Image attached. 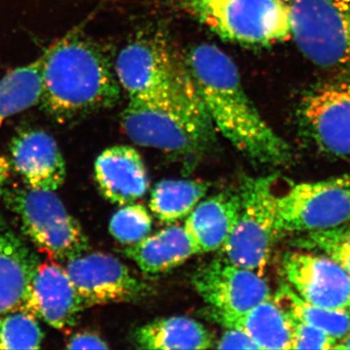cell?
Returning <instances> with one entry per match:
<instances>
[{
    "mask_svg": "<svg viewBox=\"0 0 350 350\" xmlns=\"http://www.w3.org/2000/svg\"><path fill=\"white\" fill-rule=\"evenodd\" d=\"M186 61L216 131L239 153L262 167L293 162L291 147L253 105L231 57L204 43L193 48Z\"/></svg>",
    "mask_w": 350,
    "mask_h": 350,
    "instance_id": "6da1fadb",
    "label": "cell"
},
{
    "mask_svg": "<svg viewBox=\"0 0 350 350\" xmlns=\"http://www.w3.org/2000/svg\"><path fill=\"white\" fill-rule=\"evenodd\" d=\"M39 103L59 123L111 108L121 86L110 59L98 44L69 32L42 54Z\"/></svg>",
    "mask_w": 350,
    "mask_h": 350,
    "instance_id": "7a4b0ae2",
    "label": "cell"
},
{
    "mask_svg": "<svg viewBox=\"0 0 350 350\" xmlns=\"http://www.w3.org/2000/svg\"><path fill=\"white\" fill-rule=\"evenodd\" d=\"M121 126L135 144L178 157L187 170L209 153L217 140L197 86L162 100L130 98Z\"/></svg>",
    "mask_w": 350,
    "mask_h": 350,
    "instance_id": "3957f363",
    "label": "cell"
},
{
    "mask_svg": "<svg viewBox=\"0 0 350 350\" xmlns=\"http://www.w3.org/2000/svg\"><path fill=\"white\" fill-rule=\"evenodd\" d=\"M189 12L221 38L268 46L291 38L289 0H185Z\"/></svg>",
    "mask_w": 350,
    "mask_h": 350,
    "instance_id": "277c9868",
    "label": "cell"
},
{
    "mask_svg": "<svg viewBox=\"0 0 350 350\" xmlns=\"http://www.w3.org/2000/svg\"><path fill=\"white\" fill-rule=\"evenodd\" d=\"M122 89L133 100L172 98L197 86L187 61L163 39H135L122 49L115 63Z\"/></svg>",
    "mask_w": 350,
    "mask_h": 350,
    "instance_id": "5b68a950",
    "label": "cell"
},
{
    "mask_svg": "<svg viewBox=\"0 0 350 350\" xmlns=\"http://www.w3.org/2000/svg\"><path fill=\"white\" fill-rule=\"evenodd\" d=\"M4 202L19 218L25 236L53 259L68 262L89 248L79 222L54 191L13 189L4 193Z\"/></svg>",
    "mask_w": 350,
    "mask_h": 350,
    "instance_id": "8992f818",
    "label": "cell"
},
{
    "mask_svg": "<svg viewBox=\"0 0 350 350\" xmlns=\"http://www.w3.org/2000/svg\"><path fill=\"white\" fill-rule=\"evenodd\" d=\"M275 175L245 176L239 195L241 213L231 238L222 248L232 264L261 275L268 264L276 238Z\"/></svg>",
    "mask_w": 350,
    "mask_h": 350,
    "instance_id": "52a82bcc",
    "label": "cell"
},
{
    "mask_svg": "<svg viewBox=\"0 0 350 350\" xmlns=\"http://www.w3.org/2000/svg\"><path fill=\"white\" fill-rule=\"evenodd\" d=\"M291 38L323 68L350 66V0H289Z\"/></svg>",
    "mask_w": 350,
    "mask_h": 350,
    "instance_id": "ba28073f",
    "label": "cell"
},
{
    "mask_svg": "<svg viewBox=\"0 0 350 350\" xmlns=\"http://www.w3.org/2000/svg\"><path fill=\"white\" fill-rule=\"evenodd\" d=\"M350 223V174L294 184L276 197L278 234L321 231Z\"/></svg>",
    "mask_w": 350,
    "mask_h": 350,
    "instance_id": "9c48e42d",
    "label": "cell"
},
{
    "mask_svg": "<svg viewBox=\"0 0 350 350\" xmlns=\"http://www.w3.org/2000/svg\"><path fill=\"white\" fill-rule=\"evenodd\" d=\"M64 268L85 308L137 301L150 291L125 264L105 253L80 255L66 262Z\"/></svg>",
    "mask_w": 350,
    "mask_h": 350,
    "instance_id": "30bf717a",
    "label": "cell"
},
{
    "mask_svg": "<svg viewBox=\"0 0 350 350\" xmlns=\"http://www.w3.org/2000/svg\"><path fill=\"white\" fill-rule=\"evenodd\" d=\"M192 282L209 308L224 314H241L271 298L261 275L223 256L200 267Z\"/></svg>",
    "mask_w": 350,
    "mask_h": 350,
    "instance_id": "8fae6325",
    "label": "cell"
},
{
    "mask_svg": "<svg viewBox=\"0 0 350 350\" xmlns=\"http://www.w3.org/2000/svg\"><path fill=\"white\" fill-rule=\"evenodd\" d=\"M287 284L303 300L333 310L350 308V275L331 258L305 250L283 255Z\"/></svg>",
    "mask_w": 350,
    "mask_h": 350,
    "instance_id": "7c38bea8",
    "label": "cell"
},
{
    "mask_svg": "<svg viewBox=\"0 0 350 350\" xmlns=\"http://www.w3.org/2000/svg\"><path fill=\"white\" fill-rule=\"evenodd\" d=\"M303 117L320 151L335 158L350 157V81L326 85L308 96Z\"/></svg>",
    "mask_w": 350,
    "mask_h": 350,
    "instance_id": "4fadbf2b",
    "label": "cell"
},
{
    "mask_svg": "<svg viewBox=\"0 0 350 350\" xmlns=\"http://www.w3.org/2000/svg\"><path fill=\"white\" fill-rule=\"evenodd\" d=\"M21 308L64 330L75 325L85 305L66 268L57 262H39Z\"/></svg>",
    "mask_w": 350,
    "mask_h": 350,
    "instance_id": "5bb4252c",
    "label": "cell"
},
{
    "mask_svg": "<svg viewBox=\"0 0 350 350\" xmlns=\"http://www.w3.org/2000/svg\"><path fill=\"white\" fill-rule=\"evenodd\" d=\"M10 150L14 169L29 187L55 192L64 183L66 162L49 133L39 130L22 131L14 137Z\"/></svg>",
    "mask_w": 350,
    "mask_h": 350,
    "instance_id": "9a60e30c",
    "label": "cell"
},
{
    "mask_svg": "<svg viewBox=\"0 0 350 350\" xmlns=\"http://www.w3.org/2000/svg\"><path fill=\"white\" fill-rule=\"evenodd\" d=\"M94 175L103 197L119 206L137 202L149 186L142 156L128 145L105 149L94 163Z\"/></svg>",
    "mask_w": 350,
    "mask_h": 350,
    "instance_id": "2e32d148",
    "label": "cell"
},
{
    "mask_svg": "<svg viewBox=\"0 0 350 350\" xmlns=\"http://www.w3.org/2000/svg\"><path fill=\"white\" fill-rule=\"evenodd\" d=\"M241 199L238 193L226 192L198 204L186 219L185 229L200 253L221 250L238 224Z\"/></svg>",
    "mask_w": 350,
    "mask_h": 350,
    "instance_id": "e0dca14e",
    "label": "cell"
},
{
    "mask_svg": "<svg viewBox=\"0 0 350 350\" xmlns=\"http://www.w3.org/2000/svg\"><path fill=\"white\" fill-rule=\"evenodd\" d=\"M38 257L0 218V314L21 308Z\"/></svg>",
    "mask_w": 350,
    "mask_h": 350,
    "instance_id": "ac0fdd59",
    "label": "cell"
},
{
    "mask_svg": "<svg viewBox=\"0 0 350 350\" xmlns=\"http://www.w3.org/2000/svg\"><path fill=\"white\" fill-rule=\"evenodd\" d=\"M207 312L220 325L247 334L258 349H291V322L271 297L241 314H224L211 308Z\"/></svg>",
    "mask_w": 350,
    "mask_h": 350,
    "instance_id": "d6986e66",
    "label": "cell"
},
{
    "mask_svg": "<svg viewBox=\"0 0 350 350\" xmlns=\"http://www.w3.org/2000/svg\"><path fill=\"white\" fill-rule=\"evenodd\" d=\"M126 256L149 275L167 273L200 254L184 226H170L126 247Z\"/></svg>",
    "mask_w": 350,
    "mask_h": 350,
    "instance_id": "ffe728a7",
    "label": "cell"
},
{
    "mask_svg": "<svg viewBox=\"0 0 350 350\" xmlns=\"http://www.w3.org/2000/svg\"><path fill=\"white\" fill-rule=\"evenodd\" d=\"M133 344L140 349H208L215 338L202 323L185 317L159 319L133 332Z\"/></svg>",
    "mask_w": 350,
    "mask_h": 350,
    "instance_id": "44dd1931",
    "label": "cell"
},
{
    "mask_svg": "<svg viewBox=\"0 0 350 350\" xmlns=\"http://www.w3.org/2000/svg\"><path fill=\"white\" fill-rule=\"evenodd\" d=\"M42 57L13 69L0 79V126L14 115L38 105Z\"/></svg>",
    "mask_w": 350,
    "mask_h": 350,
    "instance_id": "7402d4cb",
    "label": "cell"
},
{
    "mask_svg": "<svg viewBox=\"0 0 350 350\" xmlns=\"http://www.w3.org/2000/svg\"><path fill=\"white\" fill-rule=\"evenodd\" d=\"M208 188V183L200 180H163L154 188L149 206L158 220L172 224L187 217Z\"/></svg>",
    "mask_w": 350,
    "mask_h": 350,
    "instance_id": "603a6c76",
    "label": "cell"
},
{
    "mask_svg": "<svg viewBox=\"0 0 350 350\" xmlns=\"http://www.w3.org/2000/svg\"><path fill=\"white\" fill-rule=\"evenodd\" d=\"M275 300L288 317L317 327L338 342L350 332V308L333 310L312 305L303 300L288 284L278 289Z\"/></svg>",
    "mask_w": 350,
    "mask_h": 350,
    "instance_id": "cb8c5ba5",
    "label": "cell"
},
{
    "mask_svg": "<svg viewBox=\"0 0 350 350\" xmlns=\"http://www.w3.org/2000/svg\"><path fill=\"white\" fill-rule=\"evenodd\" d=\"M0 314V349H38L44 334L36 317L20 312Z\"/></svg>",
    "mask_w": 350,
    "mask_h": 350,
    "instance_id": "d4e9b609",
    "label": "cell"
},
{
    "mask_svg": "<svg viewBox=\"0 0 350 350\" xmlns=\"http://www.w3.org/2000/svg\"><path fill=\"white\" fill-rule=\"evenodd\" d=\"M300 250L313 251L331 258L350 275V223L305 232L296 241Z\"/></svg>",
    "mask_w": 350,
    "mask_h": 350,
    "instance_id": "484cf974",
    "label": "cell"
},
{
    "mask_svg": "<svg viewBox=\"0 0 350 350\" xmlns=\"http://www.w3.org/2000/svg\"><path fill=\"white\" fill-rule=\"evenodd\" d=\"M153 220L146 207L139 204H129L112 216L109 232L119 243L131 245L149 236Z\"/></svg>",
    "mask_w": 350,
    "mask_h": 350,
    "instance_id": "4316f807",
    "label": "cell"
},
{
    "mask_svg": "<svg viewBox=\"0 0 350 350\" xmlns=\"http://www.w3.org/2000/svg\"><path fill=\"white\" fill-rule=\"evenodd\" d=\"M292 327L291 349H334L338 340L317 327L289 317Z\"/></svg>",
    "mask_w": 350,
    "mask_h": 350,
    "instance_id": "83f0119b",
    "label": "cell"
},
{
    "mask_svg": "<svg viewBox=\"0 0 350 350\" xmlns=\"http://www.w3.org/2000/svg\"><path fill=\"white\" fill-rule=\"evenodd\" d=\"M218 349H258L250 336L239 329L228 328L215 344Z\"/></svg>",
    "mask_w": 350,
    "mask_h": 350,
    "instance_id": "f1b7e54d",
    "label": "cell"
},
{
    "mask_svg": "<svg viewBox=\"0 0 350 350\" xmlns=\"http://www.w3.org/2000/svg\"><path fill=\"white\" fill-rule=\"evenodd\" d=\"M66 347L68 349H107L108 345L96 334L83 332L69 338Z\"/></svg>",
    "mask_w": 350,
    "mask_h": 350,
    "instance_id": "f546056e",
    "label": "cell"
},
{
    "mask_svg": "<svg viewBox=\"0 0 350 350\" xmlns=\"http://www.w3.org/2000/svg\"><path fill=\"white\" fill-rule=\"evenodd\" d=\"M11 165L5 157L0 155V187L4 185L10 176Z\"/></svg>",
    "mask_w": 350,
    "mask_h": 350,
    "instance_id": "4dcf8cb0",
    "label": "cell"
},
{
    "mask_svg": "<svg viewBox=\"0 0 350 350\" xmlns=\"http://www.w3.org/2000/svg\"><path fill=\"white\" fill-rule=\"evenodd\" d=\"M336 349H350V332L345 338L338 340Z\"/></svg>",
    "mask_w": 350,
    "mask_h": 350,
    "instance_id": "1f68e13d",
    "label": "cell"
}]
</instances>
